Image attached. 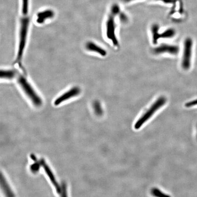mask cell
I'll return each instance as SVG.
<instances>
[{"mask_svg":"<svg viewBox=\"0 0 197 197\" xmlns=\"http://www.w3.org/2000/svg\"><path fill=\"white\" fill-rule=\"evenodd\" d=\"M29 20L27 17H24L21 19L20 23L19 41V49L17 53L16 62L19 63L23 58L24 51L26 44L29 27Z\"/></svg>","mask_w":197,"mask_h":197,"instance_id":"1","label":"cell"},{"mask_svg":"<svg viewBox=\"0 0 197 197\" xmlns=\"http://www.w3.org/2000/svg\"><path fill=\"white\" fill-rule=\"evenodd\" d=\"M167 99L163 96L159 97L155 102L150 107V108L140 117L135 124L134 128L136 129H140L145 122L151 118L154 114L161 107H163L166 104Z\"/></svg>","mask_w":197,"mask_h":197,"instance_id":"2","label":"cell"},{"mask_svg":"<svg viewBox=\"0 0 197 197\" xmlns=\"http://www.w3.org/2000/svg\"><path fill=\"white\" fill-rule=\"evenodd\" d=\"M18 81L21 87L33 105L36 107L41 106L42 104V99L36 93L25 77L23 75H20L18 78Z\"/></svg>","mask_w":197,"mask_h":197,"instance_id":"3","label":"cell"},{"mask_svg":"<svg viewBox=\"0 0 197 197\" xmlns=\"http://www.w3.org/2000/svg\"><path fill=\"white\" fill-rule=\"evenodd\" d=\"M193 41L190 38H187L184 44L183 56L182 61V66L183 69L187 70L191 66L192 55Z\"/></svg>","mask_w":197,"mask_h":197,"instance_id":"4","label":"cell"},{"mask_svg":"<svg viewBox=\"0 0 197 197\" xmlns=\"http://www.w3.org/2000/svg\"><path fill=\"white\" fill-rule=\"evenodd\" d=\"M115 14L111 13L109 16L108 19L107 23V37L112 41L115 45H118V43L115 35Z\"/></svg>","mask_w":197,"mask_h":197,"instance_id":"5","label":"cell"},{"mask_svg":"<svg viewBox=\"0 0 197 197\" xmlns=\"http://www.w3.org/2000/svg\"><path fill=\"white\" fill-rule=\"evenodd\" d=\"M80 93V89L78 87L72 88L56 98V100L54 101V105L56 106H58L64 101L79 95Z\"/></svg>","mask_w":197,"mask_h":197,"instance_id":"6","label":"cell"},{"mask_svg":"<svg viewBox=\"0 0 197 197\" xmlns=\"http://www.w3.org/2000/svg\"><path fill=\"white\" fill-rule=\"evenodd\" d=\"M41 167L44 168V170L45 171V173L47 174L49 178V179L51 181L52 183L53 184L54 187L56 189V191L59 194H61V186L59 185V183L56 180V178L54 176V174L52 173V171L50 168L48 167V165L46 163L44 159H41L40 161Z\"/></svg>","mask_w":197,"mask_h":197,"instance_id":"7","label":"cell"},{"mask_svg":"<svg viewBox=\"0 0 197 197\" xmlns=\"http://www.w3.org/2000/svg\"><path fill=\"white\" fill-rule=\"evenodd\" d=\"M179 48L177 46L171 45L162 44L153 49L154 53L159 54L163 53L176 55L178 53Z\"/></svg>","mask_w":197,"mask_h":197,"instance_id":"8","label":"cell"},{"mask_svg":"<svg viewBox=\"0 0 197 197\" xmlns=\"http://www.w3.org/2000/svg\"><path fill=\"white\" fill-rule=\"evenodd\" d=\"M54 13L52 10H48L39 12L37 15V23L42 24L47 19L53 18Z\"/></svg>","mask_w":197,"mask_h":197,"instance_id":"9","label":"cell"},{"mask_svg":"<svg viewBox=\"0 0 197 197\" xmlns=\"http://www.w3.org/2000/svg\"><path fill=\"white\" fill-rule=\"evenodd\" d=\"M86 48L90 51L98 53L102 56L107 55V51L100 47L98 46L96 44L91 42H89L86 44Z\"/></svg>","mask_w":197,"mask_h":197,"instance_id":"10","label":"cell"},{"mask_svg":"<svg viewBox=\"0 0 197 197\" xmlns=\"http://www.w3.org/2000/svg\"><path fill=\"white\" fill-rule=\"evenodd\" d=\"M1 183L2 188L6 196H14V195H13V193H12L10 187L8 185V183L6 182L5 178L4 177L2 174H1Z\"/></svg>","mask_w":197,"mask_h":197,"instance_id":"11","label":"cell"},{"mask_svg":"<svg viewBox=\"0 0 197 197\" xmlns=\"http://www.w3.org/2000/svg\"><path fill=\"white\" fill-rule=\"evenodd\" d=\"M16 76V72L13 70H2L1 71V79H11Z\"/></svg>","mask_w":197,"mask_h":197,"instance_id":"12","label":"cell"},{"mask_svg":"<svg viewBox=\"0 0 197 197\" xmlns=\"http://www.w3.org/2000/svg\"><path fill=\"white\" fill-rule=\"evenodd\" d=\"M30 0H21V11L24 17H27L29 10Z\"/></svg>","mask_w":197,"mask_h":197,"instance_id":"13","label":"cell"},{"mask_svg":"<svg viewBox=\"0 0 197 197\" xmlns=\"http://www.w3.org/2000/svg\"><path fill=\"white\" fill-rule=\"evenodd\" d=\"M159 26L157 24H154L152 27V33L153 36V43L155 44L157 43L159 40Z\"/></svg>","mask_w":197,"mask_h":197,"instance_id":"14","label":"cell"},{"mask_svg":"<svg viewBox=\"0 0 197 197\" xmlns=\"http://www.w3.org/2000/svg\"><path fill=\"white\" fill-rule=\"evenodd\" d=\"M175 31L174 29H168L162 32L161 34L159 33L158 38H171L174 36Z\"/></svg>","mask_w":197,"mask_h":197,"instance_id":"15","label":"cell"},{"mask_svg":"<svg viewBox=\"0 0 197 197\" xmlns=\"http://www.w3.org/2000/svg\"><path fill=\"white\" fill-rule=\"evenodd\" d=\"M93 108L94 112L97 115H102L103 114V110L101 107L100 103L98 101H96L94 103Z\"/></svg>","mask_w":197,"mask_h":197,"instance_id":"16","label":"cell"},{"mask_svg":"<svg viewBox=\"0 0 197 197\" xmlns=\"http://www.w3.org/2000/svg\"><path fill=\"white\" fill-rule=\"evenodd\" d=\"M152 194L156 197H168V195L164 194L158 188H154L152 190Z\"/></svg>","mask_w":197,"mask_h":197,"instance_id":"17","label":"cell"},{"mask_svg":"<svg viewBox=\"0 0 197 197\" xmlns=\"http://www.w3.org/2000/svg\"><path fill=\"white\" fill-rule=\"evenodd\" d=\"M34 162H35L31 166V170L33 173H37L40 170L41 165L40 161H38L36 160Z\"/></svg>","mask_w":197,"mask_h":197,"instance_id":"18","label":"cell"},{"mask_svg":"<svg viewBox=\"0 0 197 197\" xmlns=\"http://www.w3.org/2000/svg\"><path fill=\"white\" fill-rule=\"evenodd\" d=\"M61 195L64 196V194H65V196H66V185L65 183H63L62 186H61Z\"/></svg>","mask_w":197,"mask_h":197,"instance_id":"19","label":"cell"},{"mask_svg":"<svg viewBox=\"0 0 197 197\" xmlns=\"http://www.w3.org/2000/svg\"><path fill=\"white\" fill-rule=\"evenodd\" d=\"M195 105H197V99L190 101V102H187L185 104V107H192L193 106H195Z\"/></svg>","mask_w":197,"mask_h":197,"instance_id":"20","label":"cell"},{"mask_svg":"<svg viewBox=\"0 0 197 197\" xmlns=\"http://www.w3.org/2000/svg\"><path fill=\"white\" fill-rule=\"evenodd\" d=\"M122 1H124L125 2H130V1H133V0H122ZM160 1H162V2H164L166 3H172L173 2V0H160Z\"/></svg>","mask_w":197,"mask_h":197,"instance_id":"21","label":"cell"},{"mask_svg":"<svg viewBox=\"0 0 197 197\" xmlns=\"http://www.w3.org/2000/svg\"><path fill=\"white\" fill-rule=\"evenodd\" d=\"M120 19H121V20H122L123 22H125V21H126V20H127V19H127V16H126V15H125V14H121V16H120Z\"/></svg>","mask_w":197,"mask_h":197,"instance_id":"22","label":"cell"}]
</instances>
